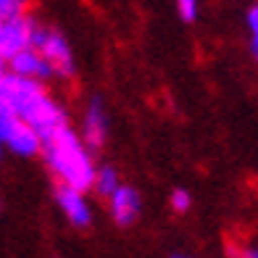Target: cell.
Listing matches in <instances>:
<instances>
[{"label":"cell","mask_w":258,"mask_h":258,"mask_svg":"<svg viewBox=\"0 0 258 258\" xmlns=\"http://www.w3.org/2000/svg\"><path fill=\"white\" fill-rule=\"evenodd\" d=\"M0 113L19 116L42 140L53 135L55 129L66 126V111L45 95L40 82L19 74L0 77Z\"/></svg>","instance_id":"1"},{"label":"cell","mask_w":258,"mask_h":258,"mask_svg":"<svg viewBox=\"0 0 258 258\" xmlns=\"http://www.w3.org/2000/svg\"><path fill=\"white\" fill-rule=\"evenodd\" d=\"M42 153H45L48 166L53 169V174L61 179V184H69L79 192L95 187L98 171L92 166L87 150L82 148V140L72 132L69 124L55 129L53 135L42 140Z\"/></svg>","instance_id":"2"},{"label":"cell","mask_w":258,"mask_h":258,"mask_svg":"<svg viewBox=\"0 0 258 258\" xmlns=\"http://www.w3.org/2000/svg\"><path fill=\"white\" fill-rule=\"evenodd\" d=\"M3 145L24 158L42 153V137L27 121L11 113H0V156H3Z\"/></svg>","instance_id":"3"},{"label":"cell","mask_w":258,"mask_h":258,"mask_svg":"<svg viewBox=\"0 0 258 258\" xmlns=\"http://www.w3.org/2000/svg\"><path fill=\"white\" fill-rule=\"evenodd\" d=\"M32 48L42 53V58L53 66L55 74H61V77H72L74 74V61H72L69 42L58 32H48V29H42V27H34Z\"/></svg>","instance_id":"4"},{"label":"cell","mask_w":258,"mask_h":258,"mask_svg":"<svg viewBox=\"0 0 258 258\" xmlns=\"http://www.w3.org/2000/svg\"><path fill=\"white\" fill-rule=\"evenodd\" d=\"M34 27L37 24L27 16L0 21V58H3V61H14L19 53L29 50Z\"/></svg>","instance_id":"5"},{"label":"cell","mask_w":258,"mask_h":258,"mask_svg":"<svg viewBox=\"0 0 258 258\" xmlns=\"http://www.w3.org/2000/svg\"><path fill=\"white\" fill-rule=\"evenodd\" d=\"M55 201L74 227H90V206H87L85 198H82L79 190H74V187H69V184H58L55 187Z\"/></svg>","instance_id":"6"},{"label":"cell","mask_w":258,"mask_h":258,"mask_svg":"<svg viewBox=\"0 0 258 258\" xmlns=\"http://www.w3.org/2000/svg\"><path fill=\"white\" fill-rule=\"evenodd\" d=\"M105 137H108V119H105L100 98H92L85 113V143L90 150H98L103 148Z\"/></svg>","instance_id":"7"},{"label":"cell","mask_w":258,"mask_h":258,"mask_svg":"<svg viewBox=\"0 0 258 258\" xmlns=\"http://www.w3.org/2000/svg\"><path fill=\"white\" fill-rule=\"evenodd\" d=\"M8 63H11V74H19V77H27V79H37V82L55 74L53 66L45 61L40 50H34V48L19 53L14 61H8Z\"/></svg>","instance_id":"8"},{"label":"cell","mask_w":258,"mask_h":258,"mask_svg":"<svg viewBox=\"0 0 258 258\" xmlns=\"http://www.w3.org/2000/svg\"><path fill=\"white\" fill-rule=\"evenodd\" d=\"M111 214L116 219V224H121V227H129L140 216V192L135 190V187L121 184L119 190L113 192V198H111Z\"/></svg>","instance_id":"9"},{"label":"cell","mask_w":258,"mask_h":258,"mask_svg":"<svg viewBox=\"0 0 258 258\" xmlns=\"http://www.w3.org/2000/svg\"><path fill=\"white\" fill-rule=\"evenodd\" d=\"M119 174H116L113 166H103L98 171V179H95V190L103 195V198H113V192L119 190Z\"/></svg>","instance_id":"10"},{"label":"cell","mask_w":258,"mask_h":258,"mask_svg":"<svg viewBox=\"0 0 258 258\" xmlns=\"http://www.w3.org/2000/svg\"><path fill=\"white\" fill-rule=\"evenodd\" d=\"M27 6H29V0H0V21L24 16Z\"/></svg>","instance_id":"11"},{"label":"cell","mask_w":258,"mask_h":258,"mask_svg":"<svg viewBox=\"0 0 258 258\" xmlns=\"http://www.w3.org/2000/svg\"><path fill=\"white\" fill-rule=\"evenodd\" d=\"M169 203H171V211H177V214H184V211L192 206V198H190V192H187V190H182V187H177V190L171 192Z\"/></svg>","instance_id":"12"},{"label":"cell","mask_w":258,"mask_h":258,"mask_svg":"<svg viewBox=\"0 0 258 258\" xmlns=\"http://www.w3.org/2000/svg\"><path fill=\"white\" fill-rule=\"evenodd\" d=\"M177 8H179V16L184 21H192L198 14V0H177Z\"/></svg>","instance_id":"13"},{"label":"cell","mask_w":258,"mask_h":258,"mask_svg":"<svg viewBox=\"0 0 258 258\" xmlns=\"http://www.w3.org/2000/svg\"><path fill=\"white\" fill-rule=\"evenodd\" d=\"M248 24H250V32H253V53H255V58H258V6L250 8Z\"/></svg>","instance_id":"14"},{"label":"cell","mask_w":258,"mask_h":258,"mask_svg":"<svg viewBox=\"0 0 258 258\" xmlns=\"http://www.w3.org/2000/svg\"><path fill=\"white\" fill-rule=\"evenodd\" d=\"M242 258H258V248H248V250H242Z\"/></svg>","instance_id":"15"},{"label":"cell","mask_w":258,"mask_h":258,"mask_svg":"<svg viewBox=\"0 0 258 258\" xmlns=\"http://www.w3.org/2000/svg\"><path fill=\"white\" fill-rule=\"evenodd\" d=\"M6 72H3V58H0V77H3Z\"/></svg>","instance_id":"16"},{"label":"cell","mask_w":258,"mask_h":258,"mask_svg":"<svg viewBox=\"0 0 258 258\" xmlns=\"http://www.w3.org/2000/svg\"><path fill=\"white\" fill-rule=\"evenodd\" d=\"M174 258H187V255H174Z\"/></svg>","instance_id":"17"}]
</instances>
